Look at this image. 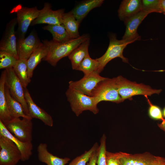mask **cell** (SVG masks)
<instances>
[{
    "mask_svg": "<svg viewBox=\"0 0 165 165\" xmlns=\"http://www.w3.org/2000/svg\"><path fill=\"white\" fill-rule=\"evenodd\" d=\"M89 38L87 34H84L77 38L63 42H56L52 40H42L48 51L46 56L42 60L55 66L61 59L68 56L76 48Z\"/></svg>",
    "mask_w": 165,
    "mask_h": 165,
    "instance_id": "obj_1",
    "label": "cell"
},
{
    "mask_svg": "<svg viewBox=\"0 0 165 165\" xmlns=\"http://www.w3.org/2000/svg\"><path fill=\"white\" fill-rule=\"evenodd\" d=\"M65 94L72 111L76 116H79L85 111H89L94 114L99 112L97 106L98 103L94 97L87 95L69 87Z\"/></svg>",
    "mask_w": 165,
    "mask_h": 165,
    "instance_id": "obj_2",
    "label": "cell"
},
{
    "mask_svg": "<svg viewBox=\"0 0 165 165\" xmlns=\"http://www.w3.org/2000/svg\"><path fill=\"white\" fill-rule=\"evenodd\" d=\"M118 93L123 101L125 100H132L135 95L150 96L156 94H159L161 89H152L148 86L142 83H137L127 79L121 75L116 77Z\"/></svg>",
    "mask_w": 165,
    "mask_h": 165,
    "instance_id": "obj_3",
    "label": "cell"
},
{
    "mask_svg": "<svg viewBox=\"0 0 165 165\" xmlns=\"http://www.w3.org/2000/svg\"><path fill=\"white\" fill-rule=\"evenodd\" d=\"M109 39V45L105 53L101 57L96 58L99 63L97 71L99 74L109 62L115 58L119 57L123 62L129 63L128 59L123 56V52L128 45L134 42L118 40L115 34L110 35Z\"/></svg>",
    "mask_w": 165,
    "mask_h": 165,
    "instance_id": "obj_4",
    "label": "cell"
},
{
    "mask_svg": "<svg viewBox=\"0 0 165 165\" xmlns=\"http://www.w3.org/2000/svg\"><path fill=\"white\" fill-rule=\"evenodd\" d=\"M115 154L119 165H165V158L148 152L133 154L120 152Z\"/></svg>",
    "mask_w": 165,
    "mask_h": 165,
    "instance_id": "obj_5",
    "label": "cell"
},
{
    "mask_svg": "<svg viewBox=\"0 0 165 165\" xmlns=\"http://www.w3.org/2000/svg\"><path fill=\"white\" fill-rule=\"evenodd\" d=\"M91 96L95 98L98 103L102 101L116 103L123 101L118 93L116 77L108 78L100 82L92 91Z\"/></svg>",
    "mask_w": 165,
    "mask_h": 165,
    "instance_id": "obj_6",
    "label": "cell"
},
{
    "mask_svg": "<svg viewBox=\"0 0 165 165\" xmlns=\"http://www.w3.org/2000/svg\"><path fill=\"white\" fill-rule=\"evenodd\" d=\"M40 10L37 7L31 8L24 7L21 4L15 6L11 11L15 13L18 24L17 40L25 38V35L29 26L38 15Z\"/></svg>",
    "mask_w": 165,
    "mask_h": 165,
    "instance_id": "obj_7",
    "label": "cell"
},
{
    "mask_svg": "<svg viewBox=\"0 0 165 165\" xmlns=\"http://www.w3.org/2000/svg\"><path fill=\"white\" fill-rule=\"evenodd\" d=\"M31 119L20 118L12 119L5 125L7 130L23 142H31L33 124Z\"/></svg>",
    "mask_w": 165,
    "mask_h": 165,
    "instance_id": "obj_8",
    "label": "cell"
},
{
    "mask_svg": "<svg viewBox=\"0 0 165 165\" xmlns=\"http://www.w3.org/2000/svg\"><path fill=\"white\" fill-rule=\"evenodd\" d=\"M21 158L20 152L14 142L0 135V165H16Z\"/></svg>",
    "mask_w": 165,
    "mask_h": 165,
    "instance_id": "obj_9",
    "label": "cell"
},
{
    "mask_svg": "<svg viewBox=\"0 0 165 165\" xmlns=\"http://www.w3.org/2000/svg\"><path fill=\"white\" fill-rule=\"evenodd\" d=\"M6 85L13 97L22 105L26 114L28 116V110L24 95V88L13 68L6 69ZM30 117V116H29Z\"/></svg>",
    "mask_w": 165,
    "mask_h": 165,
    "instance_id": "obj_10",
    "label": "cell"
},
{
    "mask_svg": "<svg viewBox=\"0 0 165 165\" xmlns=\"http://www.w3.org/2000/svg\"><path fill=\"white\" fill-rule=\"evenodd\" d=\"M17 24L16 18L8 23L0 42V51H4L19 59L17 49V41L15 29Z\"/></svg>",
    "mask_w": 165,
    "mask_h": 165,
    "instance_id": "obj_11",
    "label": "cell"
},
{
    "mask_svg": "<svg viewBox=\"0 0 165 165\" xmlns=\"http://www.w3.org/2000/svg\"><path fill=\"white\" fill-rule=\"evenodd\" d=\"M108 78L102 77L97 72L84 75L81 79L68 82V87L87 95L91 96L92 92L98 84Z\"/></svg>",
    "mask_w": 165,
    "mask_h": 165,
    "instance_id": "obj_12",
    "label": "cell"
},
{
    "mask_svg": "<svg viewBox=\"0 0 165 165\" xmlns=\"http://www.w3.org/2000/svg\"><path fill=\"white\" fill-rule=\"evenodd\" d=\"M155 12L153 10L143 9L133 16L124 21L126 31L122 40L127 41L140 40L141 36L138 34L137 29L140 24L149 13Z\"/></svg>",
    "mask_w": 165,
    "mask_h": 165,
    "instance_id": "obj_13",
    "label": "cell"
},
{
    "mask_svg": "<svg viewBox=\"0 0 165 165\" xmlns=\"http://www.w3.org/2000/svg\"><path fill=\"white\" fill-rule=\"evenodd\" d=\"M64 13V9L54 10L51 9L50 4L45 3L43 8L40 10L38 16L32 22L31 25L33 26L44 24L48 25L62 24L63 16Z\"/></svg>",
    "mask_w": 165,
    "mask_h": 165,
    "instance_id": "obj_14",
    "label": "cell"
},
{
    "mask_svg": "<svg viewBox=\"0 0 165 165\" xmlns=\"http://www.w3.org/2000/svg\"><path fill=\"white\" fill-rule=\"evenodd\" d=\"M41 43L34 30H32L27 37L17 40V49L19 59L28 60Z\"/></svg>",
    "mask_w": 165,
    "mask_h": 165,
    "instance_id": "obj_15",
    "label": "cell"
},
{
    "mask_svg": "<svg viewBox=\"0 0 165 165\" xmlns=\"http://www.w3.org/2000/svg\"><path fill=\"white\" fill-rule=\"evenodd\" d=\"M24 95L28 105L29 116L32 119H39L46 126L52 127L53 120L51 116L34 102L27 88H24Z\"/></svg>",
    "mask_w": 165,
    "mask_h": 165,
    "instance_id": "obj_16",
    "label": "cell"
},
{
    "mask_svg": "<svg viewBox=\"0 0 165 165\" xmlns=\"http://www.w3.org/2000/svg\"><path fill=\"white\" fill-rule=\"evenodd\" d=\"M0 135L8 138L14 142L21 153V161H24L29 159L32 154L33 146L31 142H23L18 139L7 130L0 120Z\"/></svg>",
    "mask_w": 165,
    "mask_h": 165,
    "instance_id": "obj_17",
    "label": "cell"
},
{
    "mask_svg": "<svg viewBox=\"0 0 165 165\" xmlns=\"http://www.w3.org/2000/svg\"><path fill=\"white\" fill-rule=\"evenodd\" d=\"M142 10L141 0H124L118 10V16L121 20L124 21Z\"/></svg>",
    "mask_w": 165,
    "mask_h": 165,
    "instance_id": "obj_18",
    "label": "cell"
},
{
    "mask_svg": "<svg viewBox=\"0 0 165 165\" xmlns=\"http://www.w3.org/2000/svg\"><path fill=\"white\" fill-rule=\"evenodd\" d=\"M46 143H41L37 147L39 160L47 165H66L70 159L68 157L61 158L50 153L48 150Z\"/></svg>",
    "mask_w": 165,
    "mask_h": 165,
    "instance_id": "obj_19",
    "label": "cell"
},
{
    "mask_svg": "<svg viewBox=\"0 0 165 165\" xmlns=\"http://www.w3.org/2000/svg\"><path fill=\"white\" fill-rule=\"evenodd\" d=\"M103 0H87L82 2L71 11L80 24L89 12L93 9L101 6Z\"/></svg>",
    "mask_w": 165,
    "mask_h": 165,
    "instance_id": "obj_20",
    "label": "cell"
},
{
    "mask_svg": "<svg viewBox=\"0 0 165 165\" xmlns=\"http://www.w3.org/2000/svg\"><path fill=\"white\" fill-rule=\"evenodd\" d=\"M6 77V71L5 69L1 73L0 77V120L4 125L10 121L11 117L6 102L5 86Z\"/></svg>",
    "mask_w": 165,
    "mask_h": 165,
    "instance_id": "obj_21",
    "label": "cell"
},
{
    "mask_svg": "<svg viewBox=\"0 0 165 165\" xmlns=\"http://www.w3.org/2000/svg\"><path fill=\"white\" fill-rule=\"evenodd\" d=\"M90 44V38L80 44L68 56L71 62L73 70H76L82 61L89 54L88 48Z\"/></svg>",
    "mask_w": 165,
    "mask_h": 165,
    "instance_id": "obj_22",
    "label": "cell"
},
{
    "mask_svg": "<svg viewBox=\"0 0 165 165\" xmlns=\"http://www.w3.org/2000/svg\"><path fill=\"white\" fill-rule=\"evenodd\" d=\"M48 51L44 45L41 42L27 60L28 73L30 79L37 65L46 56Z\"/></svg>",
    "mask_w": 165,
    "mask_h": 165,
    "instance_id": "obj_23",
    "label": "cell"
},
{
    "mask_svg": "<svg viewBox=\"0 0 165 165\" xmlns=\"http://www.w3.org/2000/svg\"><path fill=\"white\" fill-rule=\"evenodd\" d=\"M5 92L8 107L12 119L20 117L32 119L26 114L21 104L11 95L6 84Z\"/></svg>",
    "mask_w": 165,
    "mask_h": 165,
    "instance_id": "obj_24",
    "label": "cell"
},
{
    "mask_svg": "<svg viewBox=\"0 0 165 165\" xmlns=\"http://www.w3.org/2000/svg\"><path fill=\"white\" fill-rule=\"evenodd\" d=\"M49 31L53 36L52 40L58 42H63L69 41L71 38L63 24L48 25L43 27Z\"/></svg>",
    "mask_w": 165,
    "mask_h": 165,
    "instance_id": "obj_25",
    "label": "cell"
},
{
    "mask_svg": "<svg viewBox=\"0 0 165 165\" xmlns=\"http://www.w3.org/2000/svg\"><path fill=\"white\" fill-rule=\"evenodd\" d=\"M62 24L72 39L77 38L80 36L79 32L80 24L70 11L64 14Z\"/></svg>",
    "mask_w": 165,
    "mask_h": 165,
    "instance_id": "obj_26",
    "label": "cell"
},
{
    "mask_svg": "<svg viewBox=\"0 0 165 165\" xmlns=\"http://www.w3.org/2000/svg\"><path fill=\"white\" fill-rule=\"evenodd\" d=\"M13 68L24 88H26L31 81L28 75L27 60L19 59Z\"/></svg>",
    "mask_w": 165,
    "mask_h": 165,
    "instance_id": "obj_27",
    "label": "cell"
},
{
    "mask_svg": "<svg viewBox=\"0 0 165 165\" xmlns=\"http://www.w3.org/2000/svg\"><path fill=\"white\" fill-rule=\"evenodd\" d=\"M99 66L98 61L96 59L91 58L89 54L82 61L76 70L82 72L84 75H87L97 72Z\"/></svg>",
    "mask_w": 165,
    "mask_h": 165,
    "instance_id": "obj_28",
    "label": "cell"
},
{
    "mask_svg": "<svg viewBox=\"0 0 165 165\" xmlns=\"http://www.w3.org/2000/svg\"><path fill=\"white\" fill-rule=\"evenodd\" d=\"M98 147L97 143H95L89 150L77 157L71 161L68 165H86L93 153L97 150Z\"/></svg>",
    "mask_w": 165,
    "mask_h": 165,
    "instance_id": "obj_29",
    "label": "cell"
},
{
    "mask_svg": "<svg viewBox=\"0 0 165 165\" xmlns=\"http://www.w3.org/2000/svg\"><path fill=\"white\" fill-rule=\"evenodd\" d=\"M18 59L11 54L0 51V69H5L13 68Z\"/></svg>",
    "mask_w": 165,
    "mask_h": 165,
    "instance_id": "obj_30",
    "label": "cell"
},
{
    "mask_svg": "<svg viewBox=\"0 0 165 165\" xmlns=\"http://www.w3.org/2000/svg\"><path fill=\"white\" fill-rule=\"evenodd\" d=\"M106 137L104 134L101 139L100 145L97 149L96 165H106Z\"/></svg>",
    "mask_w": 165,
    "mask_h": 165,
    "instance_id": "obj_31",
    "label": "cell"
},
{
    "mask_svg": "<svg viewBox=\"0 0 165 165\" xmlns=\"http://www.w3.org/2000/svg\"><path fill=\"white\" fill-rule=\"evenodd\" d=\"M147 101L150 105L149 109V113L150 116L153 119L162 120V123L165 121L162 116L161 111L160 108L158 106L152 105L147 97L148 96L145 95Z\"/></svg>",
    "mask_w": 165,
    "mask_h": 165,
    "instance_id": "obj_32",
    "label": "cell"
},
{
    "mask_svg": "<svg viewBox=\"0 0 165 165\" xmlns=\"http://www.w3.org/2000/svg\"><path fill=\"white\" fill-rule=\"evenodd\" d=\"M141 2L142 10H151L155 12L162 13L160 8V0H143Z\"/></svg>",
    "mask_w": 165,
    "mask_h": 165,
    "instance_id": "obj_33",
    "label": "cell"
},
{
    "mask_svg": "<svg viewBox=\"0 0 165 165\" xmlns=\"http://www.w3.org/2000/svg\"><path fill=\"white\" fill-rule=\"evenodd\" d=\"M106 160V165H119L115 153L107 151Z\"/></svg>",
    "mask_w": 165,
    "mask_h": 165,
    "instance_id": "obj_34",
    "label": "cell"
},
{
    "mask_svg": "<svg viewBox=\"0 0 165 165\" xmlns=\"http://www.w3.org/2000/svg\"><path fill=\"white\" fill-rule=\"evenodd\" d=\"M97 149L93 153L87 165H96Z\"/></svg>",
    "mask_w": 165,
    "mask_h": 165,
    "instance_id": "obj_35",
    "label": "cell"
},
{
    "mask_svg": "<svg viewBox=\"0 0 165 165\" xmlns=\"http://www.w3.org/2000/svg\"><path fill=\"white\" fill-rule=\"evenodd\" d=\"M159 6L162 13H165V0H160Z\"/></svg>",
    "mask_w": 165,
    "mask_h": 165,
    "instance_id": "obj_36",
    "label": "cell"
},
{
    "mask_svg": "<svg viewBox=\"0 0 165 165\" xmlns=\"http://www.w3.org/2000/svg\"><path fill=\"white\" fill-rule=\"evenodd\" d=\"M159 127L165 132V121L163 123H161L158 124Z\"/></svg>",
    "mask_w": 165,
    "mask_h": 165,
    "instance_id": "obj_37",
    "label": "cell"
},
{
    "mask_svg": "<svg viewBox=\"0 0 165 165\" xmlns=\"http://www.w3.org/2000/svg\"><path fill=\"white\" fill-rule=\"evenodd\" d=\"M163 114L164 116L165 117V108H164L163 111Z\"/></svg>",
    "mask_w": 165,
    "mask_h": 165,
    "instance_id": "obj_38",
    "label": "cell"
},
{
    "mask_svg": "<svg viewBox=\"0 0 165 165\" xmlns=\"http://www.w3.org/2000/svg\"><path fill=\"white\" fill-rule=\"evenodd\" d=\"M163 14L165 15V13H163Z\"/></svg>",
    "mask_w": 165,
    "mask_h": 165,
    "instance_id": "obj_39",
    "label": "cell"
}]
</instances>
